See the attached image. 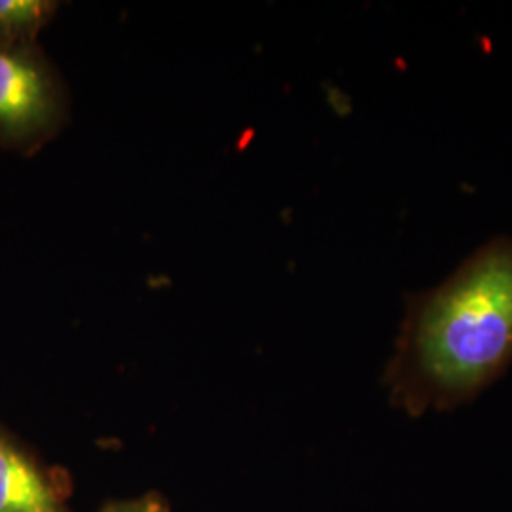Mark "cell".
Masks as SVG:
<instances>
[{
    "instance_id": "cell-1",
    "label": "cell",
    "mask_w": 512,
    "mask_h": 512,
    "mask_svg": "<svg viewBox=\"0 0 512 512\" xmlns=\"http://www.w3.org/2000/svg\"><path fill=\"white\" fill-rule=\"evenodd\" d=\"M385 368L393 406L410 418L473 403L512 366V238L497 236L440 285L404 298Z\"/></svg>"
},
{
    "instance_id": "cell-2",
    "label": "cell",
    "mask_w": 512,
    "mask_h": 512,
    "mask_svg": "<svg viewBox=\"0 0 512 512\" xmlns=\"http://www.w3.org/2000/svg\"><path fill=\"white\" fill-rule=\"evenodd\" d=\"M67 122V86L44 50L0 46V148L31 156Z\"/></svg>"
},
{
    "instance_id": "cell-3",
    "label": "cell",
    "mask_w": 512,
    "mask_h": 512,
    "mask_svg": "<svg viewBox=\"0 0 512 512\" xmlns=\"http://www.w3.org/2000/svg\"><path fill=\"white\" fill-rule=\"evenodd\" d=\"M0 512H63L54 484L0 431Z\"/></svg>"
},
{
    "instance_id": "cell-4",
    "label": "cell",
    "mask_w": 512,
    "mask_h": 512,
    "mask_svg": "<svg viewBox=\"0 0 512 512\" xmlns=\"http://www.w3.org/2000/svg\"><path fill=\"white\" fill-rule=\"evenodd\" d=\"M57 8L52 0H0V46L37 44Z\"/></svg>"
},
{
    "instance_id": "cell-5",
    "label": "cell",
    "mask_w": 512,
    "mask_h": 512,
    "mask_svg": "<svg viewBox=\"0 0 512 512\" xmlns=\"http://www.w3.org/2000/svg\"><path fill=\"white\" fill-rule=\"evenodd\" d=\"M101 512H169L162 497L158 495H143L137 499L112 501L105 505Z\"/></svg>"
}]
</instances>
